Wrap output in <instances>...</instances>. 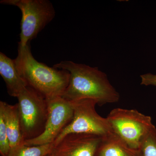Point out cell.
<instances>
[{
    "label": "cell",
    "instance_id": "cell-10",
    "mask_svg": "<svg viewBox=\"0 0 156 156\" xmlns=\"http://www.w3.org/2000/svg\"><path fill=\"white\" fill-rule=\"evenodd\" d=\"M0 114L2 115L5 123L11 150L22 145L24 140L21 131L17 104L12 105L1 101Z\"/></svg>",
    "mask_w": 156,
    "mask_h": 156
},
{
    "label": "cell",
    "instance_id": "cell-7",
    "mask_svg": "<svg viewBox=\"0 0 156 156\" xmlns=\"http://www.w3.org/2000/svg\"><path fill=\"white\" fill-rule=\"evenodd\" d=\"M47 100L48 115L44 131L37 137L25 140L23 144L24 145L33 146L53 144L72 120L73 110L69 101L62 97Z\"/></svg>",
    "mask_w": 156,
    "mask_h": 156
},
{
    "label": "cell",
    "instance_id": "cell-8",
    "mask_svg": "<svg viewBox=\"0 0 156 156\" xmlns=\"http://www.w3.org/2000/svg\"><path fill=\"white\" fill-rule=\"evenodd\" d=\"M102 136L87 133H70L54 146L53 156H95Z\"/></svg>",
    "mask_w": 156,
    "mask_h": 156
},
{
    "label": "cell",
    "instance_id": "cell-16",
    "mask_svg": "<svg viewBox=\"0 0 156 156\" xmlns=\"http://www.w3.org/2000/svg\"><path fill=\"white\" fill-rule=\"evenodd\" d=\"M46 156H53L52 155V154H50Z\"/></svg>",
    "mask_w": 156,
    "mask_h": 156
},
{
    "label": "cell",
    "instance_id": "cell-14",
    "mask_svg": "<svg viewBox=\"0 0 156 156\" xmlns=\"http://www.w3.org/2000/svg\"><path fill=\"white\" fill-rule=\"evenodd\" d=\"M11 151L5 123L2 115L0 114V154L2 156H8Z\"/></svg>",
    "mask_w": 156,
    "mask_h": 156
},
{
    "label": "cell",
    "instance_id": "cell-13",
    "mask_svg": "<svg viewBox=\"0 0 156 156\" xmlns=\"http://www.w3.org/2000/svg\"><path fill=\"white\" fill-rule=\"evenodd\" d=\"M139 150L141 156H156V128L154 125L143 138Z\"/></svg>",
    "mask_w": 156,
    "mask_h": 156
},
{
    "label": "cell",
    "instance_id": "cell-6",
    "mask_svg": "<svg viewBox=\"0 0 156 156\" xmlns=\"http://www.w3.org/2000/svg\"><path fill=\"white\" fill-rule=\"evenodd\" d=\"M69 101L73 110V119L53 143L54 146L70 133H87L103 137L112 133L107 118L101 117L96 112V101L83 99Z\"/></svg>",
    "mask_w": 156,
    "mask_h": 156
},
{
    "label": "cell",
    "instance_id": "cell-5",
    "mask_svg": "<svg viewBox=\"0 0 156 156\" xmlns=\"http://www.w3.org/2000/svg\"><path fill=\"white\" fill-rule=\"evenodd\" d=\"M106 118L112 132L134 149L139 150L143 138L154 126L150 116L135 109L115 108Z\"/></svg>",
    "mask_w": 156,
    "mask_h": 156
},
{
    "label": "cell",
    "instance_id": "cell-1",
    "mask_svg": "<svg viewBox=\"0 0 156 156\" xmlns=\"http://www.w3.org/2000/svg\"><path fill=\"white\" fill-rule=\"evenodd\" d=\"M69 72L68 86L62 97L69 101L83 99L96 101L98 105L118 102L120 95L110 83L105 73L87 65L62 61L53 65Z\"/></svg>",
    "mask_w": 156,
    "mask_h": 156
},
{
    "label": "cell",
    "instance_id": "cell-4",
    "mask_svg": "<svg viewBox=\"0 0 156 156\" xmlns=\"http://www.w3.org/2000/svg\"><path fill=\"white\" fill-rule=\"evenodd\" d=\"M3 5L18 7L22 13L19 44L26 46L51 22L55 9L48 0H2Z\"/></svg>",
    "mask_w": 156,
    "mask_h": 156
},
{
    "label": "cell",
    "instance_id": "cell-11",
    "mask_svg": "<svg viewBox=\"0 0 156 156\" xmlns=\"http://www.w3.org/2000/svg\"><path fill=\"white\" fill-rule=\"evenodd\" d=\"M95 156H141L139 150L132 148L113 133L103 136Z\"/></svg>",
    "mask_w": 156,
    "mask_h": 156
},
{
    "label": "cell",
    "instance_id": "cell-2",
    "mask_svg": "<svg viewBox=\"0 0 156 156\" xmlns=\"http://www.w3.org/2000/svg\"><path fill=\"white\" fill-rule=\"evenodd\" d=\"M14 60L20 75L28 86L46 99L62 97L69 83V72L37 61L31 52L30 43L24 47L18 44V54Z\"/></svg>",
    "mask_w": 156,
    "mask_h": 156
},
{
    "label": "cell",
    "instance_id": "cell-12",
    "mask_svg": "<svg viewBox=\"0 0 156 156\" xmlns=\"http://www.w3.org/2000/svg\"><path fill=\"white\" fill-rule=\"evenodd\" d=\"M53 144L39 146H18L12 149L8 156H46L52 154Z\"/></svg>",
    "mask_w": 156,
    "mask_h": 156
},
{
    "label": "cell",
    "instance_id": "cell-9",
    "mask_svg": "<svg viewBox=\"0 0 156 156\" xmlns=\"http://www.w3.org/2000/svg\"><path fill=\"white\" fill-rule=\"evenodd\" d=\"M0 75L5 83L8 94L12 97H18L28 86L20 75L14 60L2 52L0 53Z\"/></svg>",
    "mask_w": 156,
    "mask_h": 156
},
{
    "label": "cell",
    "instance_id": "cell-3",
    "mask_svg": "<svg viewBox=\"0 0 156 156\" xmlns=\"http://www.w3.org/2000/svg\"><path fill=\"white\" fill-rule=\"evenodd\" d=\"M21 131L25 140L34 139L45 130L48 120V101L41 94L27 86L17 97Z\"/></svg>",
    "mask_w": 156,
    "mask_h": 156
},
{
    "label": "cell",
    "instance_id": "cell-15",
    "mask_svg": "<svg viewBox=\"0 0 156 156\" xmlns=\"http://www.w3.org/2000/svg\"><path fill=\"white\" fill-rule=\"evenodd\" d=\"M141 85L145 86H153L156 87V75L151 73L140 75Z\"/></svg>",
    "mask_w": 156,
    "mask_h": 156
}]
</instances>
